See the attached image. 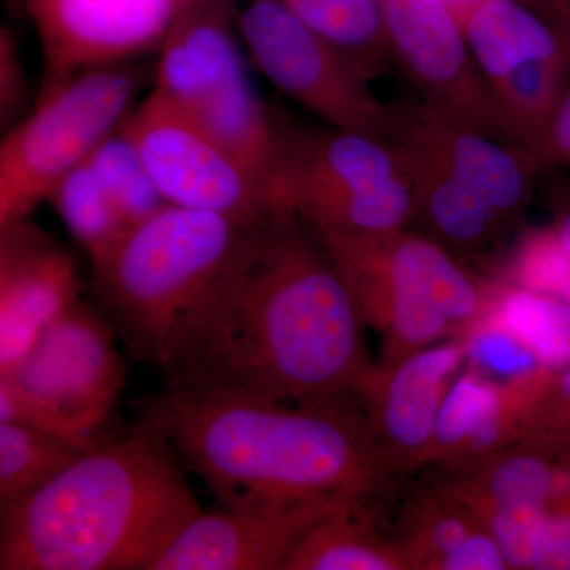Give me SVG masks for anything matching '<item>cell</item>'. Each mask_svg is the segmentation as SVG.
Here are the masks:
<instances>
[{
  "instance_id": "31",
  "label": "cell",
  "mask_w": 570,
  "mask_h": 570,
  "mask_svg": "<svg viewBox=\"0 0 570 570\" xmlns=\"http://www.w3.org/2000/svg\"><path fill=\"white\" fill-rule=\"evenodd\" d=\"M508 284L542 292L570 305V258L550 225L524 239Z\"/></svg>"
},
{
  "instance_id": "14",
  "label": "cell",
  "mask_w": 570,
  "mask_h": 570,
  "mask_svg": "<svg viewBox=\"0 0 570 570\" xmlns=\"http://www.w3.org/2000/svg\"><path fill=\"white\" fill-rule=\"evenodd\" d=\"M363 504L356 499L322 497L202 510L149 570H283L316 524Z\"/></svg>"
},
{
  "instance_id": "21",
  "label": "cell",
  "mask_w": 570,
  "mask_h": 570,
  "mask_svg": "<svg viewBox=\"0 0 570 570\" xmlns=\"http://www.w3.org/2000/svg\"><path fill=\"white\" fill-rule=\"evenodd\" d=\"M392 142L403 159L414 194V223L420 232L456 258L497 246L509 228L479 195L417 149Z\"/></svg>"
},
{
  "instance_id": "15",
  "label": "cell",
  "mask_w": 570,
  "mask_h": 570,
  "mask_svg": "<svg viewBox=\"0 0 570 570\" xmlns=\"http://www.w3.org/2000/svg\"><path fill=\"white\" fill-rule=\"evenodd\" d=\"M392 108L389 141L436 160L479 195L510 232L524 219L543 168L534 153L498 140L425 99L400 100Z\"/></svg>"
},
{
  "instance_id": "20",
  "label": "cell",
  "mask_w": 570,
  "mask_h": 570,
  "mask_svg": "<svg viewBox=\"0 0 570 570\" xmlns=\"http://www.w3.org/2000/svg\"><path fill=\"white\" fill-rule=\"evenodd\" d=\"M438 489L460 504L521 502L570 510V439H523L448 472Z\"/></svg>"
},
{
  "instance_id": "30",
  "label": "cell",
  "mask_w": 570,
  "mask_h": 570,
  "mask_svg": "<svg viewBox=\"0 0 570 570\" xmlns=\"http://www.w3.org/2000/svg\"><path fill=\"white\" fill-rule=\"evenodd\" d=\"M461 340L469 366L497 381H512L547 370L519 337L493 318H482Z\"/></svg>"
},
{
  "instance_id": "9",
  "label": "cell",
  "mask_w": 570,
  "mask_h": 570,
  "mask_svg": "<svg viewBox=\"0 0 570 570\" xmlns=\"http://www.w3.org/2000/svg\"><path fill=\"white\" fill-rule=\"evenodd\" d=\"M118 337L102 311L80 298L0 379L43 409L63 439L85 450L96 448L126 379Z\"/></svg>"
},
{
  "instance_id": "35",
  "label": "cell",
  "mask_w": 570,
  "mask_h": 570,
  "mask_svg": "<svg viewBox=\"0 0 570 570\" xmlns=\"http://www.w3.org/2000/svg\"><path fill=\"white\" fill-rule=\"evenodd\" d=\"M543 167L570 168V77L540 146Z\"/></svg>"
},
{
  "instance_id": "27",
  "label": "cell",
  "mask_w": 570,
  "mask_h": 570,
  "mask_svg": "<svg viewBox=\"0 0 570 570\" xmlns=\"http://www.w3.org/2000/svg\"><path fill=\"white\" fill-rule=\"evenodd\" d=\"M487 317L513 333L547 370L570 365V305L554 296L501 284Z\"/></svg>"
},
{
  "instance_id": "12",
  "label": "cell",
  "mask_w": 570,
  "mask_h": 570,
  "mask_svg": "<svg viewBox=\"0 0 570 570\" xmlns=\"http://www.w3.org/2000/svg\"><path fill=\"white\" fill-rule=\"evenodd\" d=\"M194 0H22L43 55L41 92L159 51Z\"/></svg>"
},
{
  "instance_id": "16",
  "label": "cell",
  "mask_w": 570,
  "mask_h": 570,
  "mask_svg": "<svg viewBox=\"0 0 570 570\" xmlns=\"http://www.w3.org/2000/svg\"><path fill=\"white\" fill-rule=\"evenodd\" d=\"M464 362L463 340L452 337L376 363L360 400L390 478L425 466L439 412Z\"/></svg>"
},
{
  "instance_id": "26",
  "label": "cell",
  "mask_w": 570,
  "mask_h": 570,
  "mask_svg": "<svg viewBox=\"0 0 570 570\" xmlns=\"http://www.w3.org/2000/svg\"><path fill=\"white\" fill-rule=\"evenodd\" d=\"M85 452L66 439L0 422V510L32 497Z\"/></svg>"
},
{
  "instance_id": "13",
  "label": "cell",
  "mask_w": 570,
  "mask_h": 570,
  "mask_svg": "<svg viewBox=\"0 0 570 570\" xmlns=\"http://www.w3.org/2000/svg\"><path fill=\"white\" fill-rule=\"evenodd\" d=\"M381 6L393 61L426 102L524 148L499 110L445 0H381Z\"/></svg>"
},
{
  "instance_id": "17",
  "label": "cell",
  "mask_w": 570,
  "mask_h": 570,
  "mask_svg": "<svg viewBox=\"0 0 570 570\" xmlns=\"http://www.w3.org/2000/svg\"><path fill=\"white\" fill-rule=\"evenodd\" d=\"M317 238L340 268L382 277L436 307L456 326L460 340L487 317L501 288L469 273L423 232L403 228L384 235Z\"/></svg>"
},
{
  "instance_id": "11",
  "label": "cell",
  "mask_w": 570,
  "mask_h": 570,
  "mask_svg": "<svg viewBox=\"0 0 570 570\" xmlns=\"http://www.w3.org/2000/svg\"><path fill=\"white\" fill-rule=\"evenodd\" d=\"M121 127L137 145L168 205L225 214L247 223H258L273 213L264 186L159 94H149Z\"/></svg>"
},
{
  "instance_id": "2",
  "label": "cell",
  "mask_w": 570,
  "mask_h": 570,
  "mask_svg": "<svg viewBox=\"0 0 570 570\" xmlns=\"http://www.w3.org/2000/svg\"><path fill=\"white\" fill-rule=\"evenodd\" d=\"M145 420L224 508L272 499L366 501L390 474L362 403L296 406L213 387H167Z\"/></svg>"
},
{
  "instance_id": "10",
  "label": "cell",
  "mask_w": 570,
  "mask_h": 570,
  "mask_svg": "<svg viewBox=\"0 0 570 570\" xmlns=\"http://www.w3.org/2000/svg\"><path fill=\"white\" fill-rule=\"evenodd\" d=\"M250 61L273 86L326 126L389 141L392 105L382 104L332 41L276 0H250L238 13Z\"/></svg>"
},
{
  "instance_id": "3",
  "label": "cell",
  "mask_w": 570,
  "mask_h": 570,
  "mask_svg": "<svg viewBox=\"0 0 570 570\" xmlns=\"http://www.w3.org/2000/svg\"><path fill=\"white\" fill-rule=\"evenodd\" d=\"M168 439L142 419L2 509V570H149L200 513Z\"/></svg>"
},
{
  "instance_id": "5",
  "label": "cell",
  "mask_w": 570,
  "mask_h": 570,
  "mask_svg": "<svg viewBox=\"0 0 570 570\" xmlns=\"http://www.w3.org/2000/svg\"><path fill=\"white\" fill-rule=\"evenodd\" d=\"M273 212L294 214L317 236H373L414 223V194L395 146L336 127L276 116L268 178Z\"/></svg>"
},
{
  "instance_id": "8",
  "label": "cell",
  "mask_w": 570,
  "mask_h": 570,
  "mask_svg": "<svg viewBox=\"0 0 570 570\" xmlns=\"http://www.w3.org/2000/svg\"><path fill=\"white\" fill-rule=\"evenodd\" d=\"M445 2L499 110L539 157L570 77V20L539 0Z\"/></svg>"
},
{
  "instance_id": "6",
  "label": "cell",
  "mask_w": 570,
  "mask_h": 570,
  "mask_svg": "<svg viewBox=\"0 0 570 570\" xmlns=\"http://www.w3.org/2000/svg\"><path fill=\"white\" fill-rule=\"evenodd\" d=\"M238 39L230 0H194L160 47L153 91L212 135L266 190L276 115L255 91Z\"/></svg>"
},
{
  "instance_id": "36",
  "label": "cell",
  "mask_w": 570,
  "mask_h": 570,
  "mask_svg": "<svg viewBox=\"0 0 570 570\" xmlns=\"http://www.w3.org/2000/svg\"><path fill=\"white\" fill-rule=\"evenodd\" d=\"M553 219L550 228L557 236L558 243L570 258V184L562 186L554 193L553 198Z\"/></svg>"
},
{
  "instance_id": "7",
  "label": "cell",
  "mask_w": 570,
  "mask_h": 570,
  "mask_svg": "<svg viewBox=\"0 0 570 570\" xmlns=\"http://www.w3.org/2000/svg\"><path fill=\"white\" fill-rule=\"evenodd\" d=\"M140 77L122 63L97 67L40 94L0 148V227L28 219L132 111Z\"/></svg>"
},
{
  "instance_id": "18",
  "label": "cell",
  "mask_w": 570,
  "mask_h": 570,
  "mask_svg": "<svg viewBox=\"0 0 570 570\" xmlns=\"http://www.w3.org/2000/svg\"><path fill=\"white\" fill-rule=\"evenodd\" d=\"M77 265L55 236L31 220L0 227V376L80 299Z\"/></svg>"
},
{
  "instance_id": "29",
  "label": "cell",
  "mask_w": 570,
  "mask_h": 570,
  "mask_svg": "<svg viewBox=\"0 0 570 570\" xmlns=\"http://www.w3.org/2000/svg\"><path fill=\"white\" fill-rule=\"evenodd\" d=\"M88 160L130 228L168 206L137 145L121 126L97 146Z\"/></svg>"
},
{
  "instance_id": "34",
  "label": "cell",
  "mask_w": 570,
  "mask_h": 570,
  "mask_svg": "<svg viewBox=\"0 0 570 570\" xmlns=\"http://www.w3.org/2000/svg\"><path fill=\"white\" fill-rule=\"evenodd\" d=\"M531 570H570V510L543 515Z\"/></svg>"
},
{
  "instance_id": "32",
  "label": "cell",
  "mask_w": 570,
  "mask_h": 570,
  "mask_svg": "<svg viewBox=\"0 0 570 570\" xmlns=\"http://www.w3.org/2000/svg\"><path fill=\"white\" fill-rule=\"evenodd\" d=\"M523 439H570V365L543 382L528 409Z\"/></svg>"
},
{
  "instance_id": "1",
  "label": "cell",
  "mask_w": 570,
  "mask_h": 570,
  "mask_svg": "<svg viewBox=\"0 0 570 570\" xmlns=\"http://www.w3.org/2000/svg\"><path fill=\"white\" fill-rule=\"evenodd\" d=\"M365 326L324 243L294 214L273 212L164 377L167 387L236 390L296 406L362 403L376 367Z\"/></svg>"
},
{
  "instance_id": "33",
  "label": "cell",
  "mask_w": 570,
  "mask_h": 570,
  "mask_svg": "<svg viewBox=\"0 0 570 570\" xmlns=\"http://www.w3.org/2000/svg\"><path fill=\"white\" fill-rule=\"evenodd\" d=\"M28 80L17 40L10 29L0 31V118L3 126L17 119L28 100Z\"/></svg>"
},
{
  "instance_id": "23",
  "label": "cell",
  "mask_w": 570,
  "mask_h": 570,
  "mask_svg": "<svg viewBox=\"0 0 570 570\" xmlns=\"http://www.w3.org/2000/svg\"><path fill=\"white\" fill-rule=\"evenodd\" d=\"M340 272L363 322L381 336L379 363L396 362L420 348L460 337L456 326L430 303L371 273L344 268Z\"/></svg>"
},
{
  "instance_id": "22",
  "label": "cell",
  "mask_w": 570,
  "mask_h": 570,
  "mask_svg": "<svg viewBox=\"0 0 570 570\" xmlns=\"http://www.w3.org/2000/svg\"><path fill=\"white\" fill-rule=\"evenodd\" d=\"M396 542L411 570L509 569L485 524L439 489L409 502Z\"/></svg>"
},
{
  "instance_id": "24",
  "label": "cell",
  "mask_w": 570,
  "mask_h": 570,
  "mask_svg": "<svg viewBox=\"0 0 570 570\" xmlns=\"http://www.w3.org/2000/svg\"><path fill=\"white\" fill-rule=\"evenodd\" d=\"M283 570H411V566L396 540L379 534L363 504L316 524Z\"/></svg>"
},
{
  "instance_id": "25",
  "label": "cell",
  "mask_w": 570,
  "mask_h": 570,
  "mask_svg": "<svg viewBox=\"0 0 570 570\" xmlns=\"http://www.w3.org/2000/svg\"><path fill=\"white\" fill-rule=\"evenodd\" d=\"M343 52L366 81L393 61L381 0H276Z\"/></svg>"
},
{
  "instance_id": "19",
  "label": "cell",
  "mask_w": 570,
  "mask_h": 570,
  "mask_svg": "<svg viewBox=\"0 0 570 570\" xmlns=\"http://www.w3.org/2000/svg\"><path fill=\"white\" fill-rule=\"evenodd\" d=\"M551 373L497 381L468 366L442 403L425 464L455 471L521 441L528 409Z\"/></svg>"
},
{
  "instance_id": "28",
  "label": "cell",
  "mask_w": 570,
  "mask_h": 570,
  "mask_svg": "<svg viewBox=\"0 0 570 570\" xmlns=\"http://www.w3.org/2000/svg\"><path fill=\"white\" fill-rule=\"evenodd\" d=\"M48 202L92 264L132 230L89 160L63 176Z\"/></svg>"
},
{
  "instance_id": "4",
  "label": "cell",
  "mask_w": 570,
  "mask_h": 570,
  "mask_svg": "<svg viewBox=\"0 0 570 570\" xmlns=\"http://www.w3.org/2000/svg\"><path fill=\"white\" fill-rule=\"evenodd\" d=\"M262 220L168 205L94 262L102 313L135 358L163 374L175 365L234 281Z\"/></svg>"
}]
</instances>
